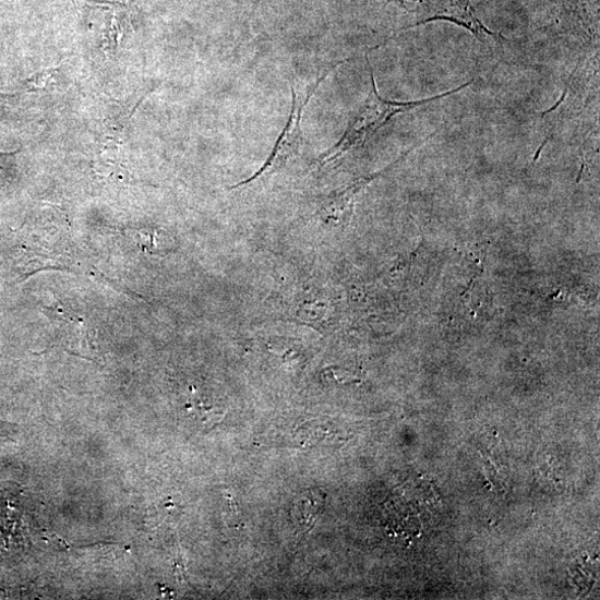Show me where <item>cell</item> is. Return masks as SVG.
I'll return each instance as SVG.
<instances>
[{"label": "cell", "instance_id": "1", "mask_svg": "<svg viewBox=\"0 0 600 600\" xmlns=\"http://www.w3.org/2000/svg\"><path fill=\"white\" fill-rule=\"evenodd\" d=\"M371 81L372 87L367 101L351 118L350 123L341 139L329 151L320 157L317 163L321 168L332 161H335L347 152L367 144L389 122L394 116L425 104L437 101L453 94H457L473 83L472 81L468 82L458 88L429 99L400 103L386 100L381 97L372 69Z\"/></svg>", "mask_w": 600, "mask_h": 600}, {"label": "cell", "instance_id": "2", "mask_svg": "<svg viewBox=\"0 0 600 600\" xmlns=\"http://www.w3.org/2000/svg\"><path fill=\"white\" fill-rule=\"evenodd\" d=\"M341 62L326 72L323 77L315 84L312 88L310 95L302 100L298 98L297 93L291 88L292 93V107L291 112L288 119V122L283 130L281 135L278 137L273 152L271 153L267 161L264 166L251 178L244 180V182L237 184L232 189H238L240 187H245L254 182V180L260 179L261 177L271 175L281 168H284L288 163H290L295 157H297L303 146V135H302V116L304 113L305 107L309 101L320 87L321 83L329 75L332 71L335 70Z\"/></svg>", "mask_w": 600, "mask_h": 600}, {"label": "cell", "instance_id": "3", "mask_svg": "<svg viewBox=\"0 0 600 600\" xmlns=\"http://www.w3.org/2000/svg\"><path fill=\"white\" fill-rule=\"evenodd\" d=\"M418 14V22L406 29L443 21L469 31L479 41L484 44L497 43L505 39V37L491 31L479 20L470 0H425Z\"/></svg>", "mask_w": 600, "mask_h": 600}, {"label": "cell", "instance_id": "4", "mask_svg": "<svg viewBox=\"0 0 600 600\" xmlns=\"http://www.w3.org/2000/svg\"><path fill=\"white\" fill-rule=\"evenodd\" d=\"M374 177L359 180L351 187L327 196L320 205L319 214L327 225H339L344 223L352 212L353 200L357 193L362 190Z\"/></svg>", "mask_w": 600, "mask_h": 600}, {"label": "cell", "instance_id": "5", "mask_svg": "<svg viewBox=\"0 0 600 600\" xmlns=\"http://www.w3.org/2000/svg\"><path fill=\"white\" fill-rule=\"evenodd\" d=\"M325 505L321 491H308L298 497L291 509V518L299 529L309 530L317 520Z\"/></svg>", "mask_w": 600, "mask_h": 600}, {"label": "cell", "instance_id": "6", "mask_svg": "<svg viewBox=\"0 0 600 600\" xmlns=\"http://www.w3.org/2000/svg\"><path fill=\"white\" fill-rule=\"evenodd\" d=\"M58 69H48L28 79L25 84L31 92L43 91L49 87L51 81L53 80Z\"/></svg>", "mask_w": 600, "mask_h": 600}]
</instances>
